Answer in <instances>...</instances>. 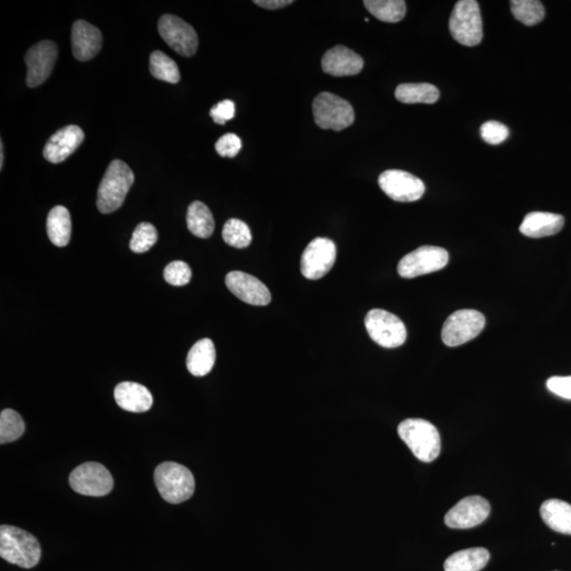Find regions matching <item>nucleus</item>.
Returning a JSON list of instances; mask_svg holds the SVG:
<instances>
[{"label":"nucleus","mask_w":571,"mask_h":571,"mask_svg":"<svg viewBox=\"0 0 571 571\" xmlns=\"http://www.w3.org/2000/svg\"><path fill=\"white\" fill-rule=\"evenodd\" d=\"M398 434L418 460L423 462H434L441 453L440 431L427 420H404L398 427Z\"/></svg>","instance_id":"7ed1b4c3"},{"label":"nucleus","mask_w":571,"mask_h":571,"mask_svg":"<svg viewBox=\"0 0 571 571\" xmlns=\"http://www.w3.org/2000/svg\"><path fill=\"white\" fill-rule=\"evenodd\" d=\"M486 325L482 312L473 309H462L451 315L443 324L442 342L449 348L461 347L480 335Z\"/></svg>","instance_id":"6e6552de"},{"label":"nucleus","mask_w":571,"mask_h":571,"mask_svg":"<svg viewBox=\"0 0 571 571\" xmlns=\"http://www.w3.org/2000/svg\"><path fill=\"white\" fill-rule=\"evenodd\" d=\"M164 280L170 285H188L192 280V270L187 263L176 261L169 264L164 269Z\"/></svg>","instance_id":"72a5a7b5"},{"label":"nucleus","mask_w":571,"mask_h":571,"mask_svg":"<svg viewBox=\"0 0 571 571\" xmlns=\"http://www.w3.org/2000/svg\"><path fill=\"white\" fill-rule=\"evenodd\" d=\"M337 247L328 238L317 237L311 241L301 258L302 275L311 281L320 280L334 267Z\"/></svg>","instance_id":"9b49d317"},{"label":"nucleus","mask_w":571,"mask_h":571,"mask_svg":"<svg viewBox=\"0 0 571 571\" xmlns=\"http://www.w3.org/2000/svg\"><path fill=\"white\" fill-rule=\"evenodd\" d=\"M241 138L235 134H227L219 138L215 144L217 154L221 157L234 158L242 150Z\"/></svg>","instance_id":"c9c22d12"},{"label":"nucleus","mask_w":571,"mask_h":571,"mask_svg":"<svg viewBox=\"0 0 571 571\" xmlns=\"http://www.w3.org/2000/svg\"><path fill=\"white\" fill-rule=\"evenodd\" d=\"M103 36L97 26L86 21H77L72 26L71 47L73 57L79 62L94 58L102 48Z\"/></svg>","instance_id":"a211bd4d"},{"label":"nucleus","mask_w":571,"mask_h":571,"mask_svg":"<svg viewBox=\"0 0 571 571\" xmlns=\"http://www.w3.org/2000/svg\"><path fill=\"white\" fill-rule=\"evenodd\" d=\"M381 190L389 198L400 202L420 201L426 192V185L420 178L400 170H389L379 177Z\"/></svg>","instance_id":"4468645a"},{"label":"nucleus","mask_w":571,"mask_h":571,"mask_svg":"<svg viewBox=\"0 0 571 571\" xmlns=\"http://www.w3.org/2000/svg\"><path fill=\"white\" fill-rule=\"evenodd\" d=\"M363 4L371 16L384 23H400L407 15L403 0H365Z\"/></svg>","instance_id":"cd10ccee"},{"label":"nucleus","mask_w":571,"mask_h":571,"mask_svg":"<svg viewBox=\"0 0 571 571\" xmlns=\"http://www.w3.org/2000/svg\"><path fill=\"white\" fill-rule=\"evenodd\" d=\"M72 490L86 496H105L114 488V478L103 464L85 462L72 471L69 477Z\"/></svg>","instance_id":"9d476101"},{"label":"nucleus","mask_w":571,"mask_h":571,"mask_svg":"<svg viewBox=\"0 0 571 571\" xmlns=\"http://www.w3.org/2000/svg\"><path fill=\"white\" fill-rule=\"evenodd\" d=\"M159 35L179 56L192 57L198 49V36L194 28L183 19L165 15L158 23Z\"/></svg>","instance_id":"f8f14e48"},{"label":"nucleus","mask_w":571,"mask_h":571,"mask_svg":"<svg viewBox=\"0 0 571 571\" xmlns=\"http://www.w3.org/2000/svg\"><path fill=\"white\" fill-rule=\"evenodd\" d=\"M449 263V254L446 249L434 245H422L402 257L398 264V274L404 278L433 274L446 267Z\"/></svg>","instance_id":"1a4fd4ad"},{"label":"nucleus","mask_w":571,"mask_h":571,"mask_svg":"<svg viewBox=\"0 0 571 571\" xmlns=\"http://www.w3.org/2000/svg\"><path fill=\"white\" fill-rule=\"evenodd\" d=\"M364 324L371 340L384 348H400L407 341L405 325L400 317L387 310L369 311Z\"/></svg>","instance_id":"0eeeda50"},{"label":"nucleus","mask_w":571,"mask_h":571,"mask_svg":"<svg viewBox=\"0 0 571 571\" xmlns=\"http://www.w3.org/2000/svg\"><path fill=\"white\" fill-rule=\"evenodd\" d=\"M155 483L162 499L170 504L188 501L195 491V478L191 471L171 462L159 464L155 470Z\"/></svg>","instance_id":"20e7f679"},{"label":"nucleus","mask_w":571,"mask_h":571,"mask_svg":"<svg viewBox=\"0 0 571 571\" xmlns=\"http://www.w3.org/2000/svg\"><path fill=\"white\" fill-rule=\"evenodd\" d=\"M210 116L217 124L224 125L235 117V104L231 99L216 104L210 110Z\"/></svg>","instance_id":"e433bc0d"},{"label":"nucleus","mask_w":571,"mask_h":571,"mask_svg":"<svg viewBox=\"0 0 571 571\" xmlns=\"http://www.w3.org/2000/svg\"><path fill=\"white\" fill-rule=\"evenodd\" d=\"M451 36L457 43L474 47L483 41V21L476 0L457 2L450 17Z\"/></svg>","instance_id":"39448f33"},{"label":"nucleus","mask_w":571,"mask_h":571,"mask_svg":"<svg viewBox=\"0 0 571 571\" xmlns=\"http://www.w3.org/2000/svg\"><path fill=\"white\" fill-rule=\"evenodd\" d=\"M223 238L231 247L244 249L252 242L251 230L241 219L231 218L223 225Z\"/></svg>","instance_id":"7c9ffc66"},{"label":"nucleus","mask_w":571,"mask_h":571,"mask_svg":"<svg viewBox=\"0 0 571 571\" xmlns=\"http://www.w3.org/2000/svg\"><path fill=\"white\" fill-rule=\"evenodd\" d=\"M215 361L214 343L210 338H202L190 349L187 357V368L192 376L203 377L213 369Z\"/></svg>","instance_id":"4be33fe9"},{"label":"nucleus","mask_w":571,"mask_h":571,"mask_svg":"<svg viewBox=\"0 0 571 571\" xmlns=\"http://www.w3.org/2000/svg\"><path fill=\"white\" fill-rule=\"evenodd\" d=\"M115 400L119 407L131 413H144L151 410L152 396L142 384L122 382L115 389Z\"/></svg>","instance_id":"aec40b11"},{"label":"nucleus","mask_w":571,"mask_h":571,"mask_svg":"<svg viewBox=\"0 0 571 571\" xmlns=\"http://www.w3.org/2000/svg\"><path fill=\"white\" fill-rule=\"evenodd\" d=\"M134 182V172L128 164L122 161H112L98 189L99 211L103 214H110L121 208Z\"/></svg>","instance_id":"f03ea898"},{"label":"nucleus","mask_w":571,"mask_h":571,"mask_svg":"<svg viewBox=\"0 0 571 571\" xmlns=\"http://www.w3.org/2000/svg\"><path fill=\"white\" fill-rule=\"evenodd\" d=\"M547 389L564 400H571V376L551 377L547 380Z\"/></svg>","instance_id":"4c0bfd02"},{"label":"nucleus","mask_w":571,"mask_h":571,"mask_svg":"<svg viewBox=\"0 0 571 571\" xmlns=\"http://www.w3.org/2000/svg\"><path fill=\"white\" fill-rule=\"evenodd\" d=\"M490 504L482 496L464 497L444 517L447 526L453 529H470L487 520Z\"/></svg>","instance_id":"2eb2a0df"},{"label":"nucleus","mask_w":571,"mask_h":571,"mask_svg":"<svg viewBox=\"0 0 571 571\" xmlns=\"http://www.w3.org/2000/svg\"><path fill=\"white\" fill-rule=\"evenodd\" d=\"M481 136L484 142L499 145L509 137V130L506 125L500 122L488 121L482 125Z\"/></svg>","instance_id":"f704fd0d"},{"label":"nucleus","mask_w":571,"mask_h":571,"mask_svg":"<svg viewBox=\"0 0 571 571\" xmlns=\"http://www.w3.org/2000/svg\"><path fill=\"white\" fill-rule=\"evenodd\" d=\"M57 53V45L51 41L39 42L26 51L25 62L28 71L26 82L28 88H36L47 81L55 68Z\"/></svg>","instance_id":"ddd939ff"},{"label":"nucleus","mask_w":571,"mask_h":571,"mask_svg":"<svg viewBox=\"0 0 571 571\" xmlns=\"http://www.w3.org/2000/svg\"><path fill=\"white\" fill-rule=\"evenodd\" d=\"M510 6L514 16L524 26H535L545 17V8L537 0H513Z\"/></svg>","instance_id":"c756f323"},{"label":"nucleus","mask_w":571,"mask_h":571,"mask_svg":"<svg viewBox=\"0 0 571 571\" xmlns=\"http://www.w3.org/2000/svg\"><path fill=\"white\" fill-rule=\"evenodd\" d=\"M188 228L192 235L209 238L213 234L215 222L210 209L202 202L190 204L187 214Z\"/></svg>","instance_id":"bb28decb"},{"label":"nucleus","mask_w":571,"mask_h":571,"mask_svg":"<svg viewBox=\"0 0 571 571\" xmlns=\"http://www.w3.org/2000/svg\"><path fill=\"white\" fill-rule=\"evenodd\" d=\"M25 422L21 415L13 410H4L0 414V442L16 441L24 434Z\"/></svg>","instance_id":"2f4dec72"},{"label":"nucleus","mask_w":571,"mask_h":571,"mask_svg":"<svg viewBox=\"0 0 571 571\" xmlns=\"http://www.w3.org/2000/svg\"><path fill=\"white\" fill-rule=\"evenodd\" d=\"M71 218L67 209L57 205L49 212L47 234L51 243L57 247H66L71 237Z\"/></svg>","instance_id":"393cba45"},{"label":"nucleus","mask_w":571,"mask_h":571,"mask_svg":"<svg viewBox=\"0 0 571 571\" xmlns=\"http://www.w3.org/2000/svg\"><path fill=\"white\" fill-rule=\"evenodd\" d=\"M84 131L78 125H68L52 135L44 148V158L50 163H61L84 141Z\"/></svg>","instance_id":"f3484780"},{"label":"nucleus","mask_w":571,"mask_h":571,"mask_svg":"<svg viewBox=\"0 0 571 571\" xmlns=\"http://www.w3.org/2000/svg\"><path fill=\"white\" fill-rule=\"evenodd\" d=\"M490 560L486 548H469L457 551L444 562V571H481Z\"/></svg>","instance_id":"5701e85b"},{"label":"nucleus","mask_w":571,"mask_h":571,"mask_svg":"<svg viewBox=\"0 0 571 571\" xmlns=\"http://www.w3.org/2000/svg\"><path fill=\"white\" fill-rule=\"evenodd\" d=\"M225 285L228 289L239 300L254 305V306H265L271 302V294L267 286L258 278L242 271H232L225 276Z\"/></svg>","instance_id":"dca6fc26"},{"label":"nucleus","mask_w":571,"mask_h":571,"mask_svg":"<svg viewBox=\"0 0 571 571\" xmlns=\"http://www.w3.org/2000/svg\"><path fill=\"white\" fill-rule=\"evenodd\" d=\"M158 241V232L154 225L149 223H141L132 234L130 248L135 254H145L150 251Z\"/></svg>","instance_id":"473e14b6"},{"label":"nucleus","mask_w":571,"mask_h":571,"mask_svg":"<svg viewBox=\"0 0 571 571\" xmlns=\"http://www.w3.org/2000/svg\"><path fill=\"white\" fill-rule=\"evenodd\" d=\"M364 67L363 58L345 46H336L322 58V69L333 77L357 76Z\"/></svg>","instance_id":"6ab92c4d"},{"label":"nucleus","mask_w":571,"mask_h":571,"mask_svg":"<svg viewBox=\"0 0 571 571\" xmlns=\"http://www.w3.org/2000/svg\"><path fill=\"white\" fill-rule=\"evenodd\" d=\"M4 161H5L4 143L2 141V142H0V170H2V171L4 169Z\"/></svg>","instance_id":"ea45409f"},{"label":"nucleus","mask_w":571,"mask_h":571,"mask_svg":"<svg viewBox=\"0 0 571 571\" xmlns=\"http://www.w3.org/2000/svg\"><path fill=\"white\" fill-rule=\"evenodd\" d=\"M541 516L555 533L571 535V504L561 500H548L541 506Z\"/></svg>","instance_id":"b1692460"},{"label":"nucleus","mask_w":571,"mask_h":571,"mask_svg":"<svg viewBox=\"0 0 571 571\" xmlns=\"http://www.w3.org/2000/svg\"><path fill=\"white\" fill-rule=\"evenodd\" d=\"M151 75L161 81L177 84L181 81V71L174 59L161 51H154L150 57Z\"/></svg>","instance_id":"c85d7f7f"},{"label":"nucleus","mask_w":571,"mask_h":571,"mask_svg":"<svg viewBox=\"0 0 571 571\" xmlns=\"http://www.w3.org/2000/svg\"><path fill=\"white\" fill-rule=\"evenodd\" d=\"M42 550L36 536L9 524L0 527V556L22 568L36 567L41 560Z\"/></svg>","instance_id":"f257e3e1"},{"label":"nucleus","mask_w":571,"mask_h":571,"mask_svg":"<svg viewBox=\"0 0 571 571\" xmlns=\"http://www.w3.org/2000/svg\"><path fill=\"white\" fill-rule=\"evenodd\" d=\"M440 96L436 86L429 83L400 84L395 91L398 101L404 104H434Z\"/></svg>","instance_id":"a878e982"},{"label":"nucleus","mask_w":571,"mask_h":571,"mask_svg":"<svg viewBox=\"0 0 571 571\" xmlns=\"http://www.w3.org/2000/svg\"><path fill=\"white\" fill-rule=\"evenodd\" d=\"M315 122L322 130L341 131L355 122L353 106L331 92H322L312 104Z\"/></svg>","instance_id":"423d86ee"},{"label":"nucleus","mask_w":571,"mask_h":571,"mask_svg":"<svg viewBox=\"0 0 571 571\" xmlns=\"http://www.w3.org/2000/svg\"><path fill=\"white\" fill-rule=\"evenodd\" d=\"M292 0H255L254 4L267 10H277L291 5Z\"/></svg>","instance_id":"58836bf2"},{"label":"nucleus","mask_w":571,"mask_h":571,"mask_svg":"<svg viewBox=\"0 0 571 571\" xmlns=\"http://www.w3.org/2000/svg\"><path fill=\"white\" fill-rule=\"evenodd\" d=\"M564 223L566 219L562 215L548 212H533L524 216L520 232L527 237L542 238L559 234Z\"/></svg>","instance_id":"412c9836"}]
</instances>
